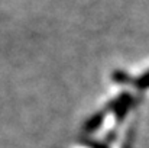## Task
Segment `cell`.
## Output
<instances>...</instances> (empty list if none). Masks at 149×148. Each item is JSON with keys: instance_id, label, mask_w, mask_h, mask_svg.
Returning <instances> with one entry per match:
<instances>
[{"instance_id": "1", "label": "cell", "mask_w": 149, "mask_h": 148, "mask_svg": "<svg viewBox=\"0 0 149 148\" xmlns=\"http://www.w3.org/2000/svg\"><path fill=\"white\" fill-rule=\"evenodd\" d=\"M101 119H103V116H101V115H96V116H93V118H91V119L87 122V128H90V129L96 128L97 125H100Z\"/></svg>"}]
</instances>
